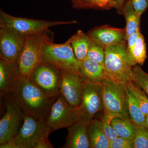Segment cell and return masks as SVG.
<instances>
[{
	"label": "cell",
	"mask_w": 148,
	"mask_h": 148,
	"mask_svg": "<svg viewBox=\"0 0 148 148\" xmlns=\"http://www.w3.org/2000/svg\"><path fill=\"white\" fill-rule=\"evenodd\" d=\"M78 73L86 82L101 84L105 79L104 66L87 58L79 61Z\"/></svg>",
	"instance_id": "obj_16"
},
{
	"label": "cell",
	"mask_w": 148,
	"mask_h": 148,
	"mask_svg": "<svg viewBox=\"0 0 148 148\" xmlns=\"http://www.w3.org/2000/svg\"><path fill=\"white\" fill-rule=\"evenodd\" d=\"M103 108L102 85L84 81L80 103L77 108L79 120L91 121Z\"/></svg>",
	"instance_id": "obj_9"
},
{
	"label": "cell",
	"mask_w": 148,
	"mask_h": 148,
	"mask_svg": "<svg viewBox=\"0 0 148 148\" xmlns=\"http://www.w3.org/2000/svg\"><path fill=\"white\" fill-rule=\"evenodd\" d=\"M73 7L75 8L82 9V0H71Z\"/></svg>",
	"instance_id": "obj_36"
},
{
	"label": "cell",
	"mask_w": 148,
	"mask_h": 148,
	"mask_svg": "<svg viewBox=\"0 0 148 148\" xmlns=\"http://www.w3.org/2000/svg\"><path fill=\"white\" fill-rule=\"evenodd\" d=\"M147 2L148 3V0H147Z\"/></svg>",
	"instance_id": "obj_38"
},
{
	"label": "cell",
	"mask_w": 148,
	"mask_h": 148,
	"mask_svg": "<svg viewBox=\"0 0 148 148\" xmlns=\"http://www.w3.org/2000/svg\"><path fill=\"white\" fill-rule=\"evenodd\" d=\"M88 139L91 148H110V141L106 137L101 121L92 119L88 130Z\"/></svg>",
	"instance_id": "obj_18"
},
{
	"label": "cell",
	"mask_w": 148,
	"mask_h": 148,
	"mask_svg": "<svg viewBox=\"0 0 148 148\" xmlns=\"http://www.w3.org/2000/svg\"><path fill=\"white\" fill-rule=\"evenodd\" d=\"M5 107V112L0 120V145L13 140L24 120V114L12 97L8 101Z\"/></svg>",
	"instance_id": "obj_11"
},
{
	"label": "cell",
	"mask_w": 148,
	"mask_h": 148,
	"mask_svg": "<svg viewBox=\"0 0 148 148\" xmlns=\"http://www.w3.org/2000/svg\"><path fill=\"white\" fill-rule=\"evenodd\" d=\"M135 66L127 52V42L106 48L105 79L127 86L133 82Z\"/></svg>",
	"instance_id": "obj_2"
},
{
	"label": "cell",
	"mask_w": 148,
	"mask_h": 148,
	"mask_svg": "<svg viewBox=\"0 0 148 148\" xmlns=\"http://www.w3.org/2000/svg\"><path fill=\"white\" fill-rule=\"evenodd\" d=\"M115 3V8L118 13L122 14V8L125 0H114Z\"/></svg>",
	"instance_id": "obj_34"
},
{
	"label": "cell",
	"mask_w": 148,
	"mask_h": 148,
	"mask_svg": "<svg viewBox=\"0 0 148 148\" xmlns=\"http://www.w3.org/2000/svg\"><path fill=\"white\" fill-rule=\"evenodd\" d=\"M113 118V117L111 116L104 114L101 121L103 131L110 142L118 137V135L111 124V121Z\"/></svg>",
	"instance_id": "obj_29"
},
{
	"label": "cell",
	"mask_w": 148,
	"mask_h": 148,
	"mask_svg": "<svg viewBox=\"0 0 148 148\" xmlns=\"http://www.w3.org/2000/svg\"><path fill=\"white\" fill-rule=\"evenodd\" d=\"M91 121L80 120L68 127V136L64 148H89L88 130Z\"/></svg>",
	"instance_id": "obj_15"
},
{
	"label": "cell",
	"mask_w": 148,
	"mask_h": 148,
	"mask_svg": "<svg viewBox=\"0 0 148 148\" xmlns=\"http://www.w3.org/2000/svg\"><path fill=\"white\" fill-rule=\"evenodd\" d=\"M25 37L4 28H0V59L16 64L24 46Z\"/></svg>",
	"instance_id": "obj_12"
},
{
	"label": "cell",
	"mask_w": 148,
	"mask_h": 148,
	"mask_svg": "<svg viewBox=\"0 0 148 148\" xmlns=\"http://www.w3.org/2000/svg\"><path fill=\"white\" fill-rule=\"evenodd\" d=\"M42 60L61 71L78 73L80 61L68 40L63 44L54 43L53 40L46 42L43 47Z\"/></svg>",
	"instance_id": "obj_6"
},
{
	"label": "cell",
	"mask_w": 148,
	"mask_h": 148,
	"mask_svg": "<svg viewBox=\"0 0 148 148\" xmlns=\"http://www.w3.org/2000/svg\"><path fill=\"white\" fill-rule=\"evenodd\" d=\"M68 40L79 61H82L86 58L91 42V39L87 34L82 30H78Z\"/></svg>",
	"instance_id": "obj_19"
},
{
	"label": "cell",
	"mask_w": 148,
	"mask_h": 148,
	"mask_svg": "<svg viewBox=\"0 0 148 148\" xmlns=\"http://www.w3.org/2000/svg\"><path fill=\"white\" fill-rule=\"evenodd\" d=\"M53 146L51 145L50 141L49 140L48 137H45L43 138L38 145L36 146L35 148H52Z\"/></svg>",
	"instance_id": "obj_33"
},
{
	"label": "cell",
	"mask_w": 148,
	"mask_h": 148,
	"mask_svg": "<svg viewBox=\"0 0 148 148\" xmlns=\"http://www.w3.org/2000/svg\"><path fill=\"white\" fill-rule=\"evenodd\" d=\"M52 132L46 121L24 114L23 124L12 141L18 148H35L43 138Z\"/></svg>",
	"instance_id": "obj_7"
},
{
	"label": "cell",
	"mask_w": 148,
	"mask_h": 148,
	"mask_svg": "<svg viewBox=\"0 0 148 148\" xmlns=\"http://www.w3.org/2000/svg\"><path fill=\"white\" fill-rule=\"evenodd\" d=\"M135 96L142 111L145 115H148V95L141 88L132 82L127 85Z\"/></svg>",
	"instance_id": "obj_24"
},
{
	"label": "cell",
	"mask_w": 148,
	"mask_h": 148,
	"mask_svg": "<svg viewBox=\"0 0 148 148\" xmlns=\"http://www.w3.org/2000/svg\"><path fill=\"white\" fill-rule=\"evenodd\" d=\"M75 23L76 21H49L16 17L0 10V28L9 29L24 37L43 33L54 26Z\"/></svg>",
	"instance_id": "obj_4"
},
{
	"label": "cell",
	"mask_w": 148,
	"mask_h": 148,
	"mask_svg": "<svg viewBox=\"0 0 148 148\" xmlns=\"http://www.w3.org/2000/svg\"><path fill=\"white\" fill-rule=\"evenodd\" d=\"M61 71L52 64L43 61L29 77L44 94L55 99L60 94Z\"/></svg>",
	"instance_id": "obj_8"
},
{
	"label": "cell",
	"mask_w": 148,
	"mask_h": 148,
	"mask_svg": "<svg viewBox=\"0 0 148 148\" xmlns=\"http://www.w3.org/2000/svg\"><path fill=\"white\" fill-rule=\"evenodd\" d=\"M133 148H148V127L136 125Z\"/></svg>",
	"instance_id": "obj_26"
},
{
	"label": "cell",
	"mask_w": 148,
	"mask_h": 148,
	"mask_svg": "<svg viewBox=\"0 0 148 148\" xmlns=\"http://www.w3.org/2000/svg\"><path fill=\"white\" fill-rule=\"evenodd\" d=\"M84 9L108 10L115 8L114 0H82Z\"/></svg>",
	"instance_id": "obj_28"
},
{
	"label": "cell",
	"mask_w": 148,
	"mask_h": 148,
	"mask_svg": "<svg viewBox=\"0 0 148 148\" xmlns=\"http://www.w3.org/2000/svg\"><path fill=\"white\" fill-rule=\"evenodd\" d=\"M50 30L25 36L24 46L18 62L20 75L29 77L35 69L42 62V49L45 43L53 40Z\"/></svg>",
	"instance_id": "obj_3"
},
{
	"label": "cell",
	"mask_w": 148,
	"mask_h": 148,
	"mask_svg": "<svg viewBox=\"0 0 148 148\" xmlns=\"http://www.w3.org/2000/svg\"><path fill=\"white\" fill-rule=\"evenodd\" d=\"M127 108L130 118L136 125L145 126L146 116L130 89L127 86Z\"/></svg>",
	"instance_id": "obj_21"
},
{
	"label": "cell",
	"mask_w": 148,
	"mask_h": 148,
	"mask_svg": "<svg viewBox=\"0 0 148 148\" xmlns=\"http://www.w3.org/2000/svg\"><path fill=\"white\" fill-rule=\"evenodd\" d=\"M147 49L145 38L141 32L138 34V38L133 49L131 60L134 65H143L147 58Z\"/></svg>",
	"instance_id": "obj_23"
},
{
	"label": "cell",
	"mask_w": 148,
	"mask_h": 148,
	"mask_svg": "<svg viewBox=\"0 0 148 148\" xmlns=\"http://www.w3.org/2000/svg\"><path fill=\"white\" fill-rule=\"evenodd\" d=\"M11 93L16 105L24 114L45 121L55 100L45 95L29 77L20 75Z\"/></svg>",
	"instance_id": "obj_1"
},
{
	"label": "cell",
	"mask_w": 148,
	"mask_h": 148,
	"mask_svg": "<svg viewBox=\"0 0 148 148\" xmlns=\"http://www.w3.org/2000/svg\"><path fill=\"white\" fill-rule=\"evenodd\" d=\"M132 4L133 8L138 16L141 18V15L147 8L148 3L147 0H128Z\"/></svg>",
	"instance_id": "obj_31"
},
{
	"label": "cell",
	"mask_w": 148,
	"mask_h": 148,
	"mask_svg": "<svg viewBox=\"0 0 148 148\" xmlns=\"http://www.w3.org/2000/svg\"><path fill=\"white\" fill-rule=\"evenodd\" d=\"M133 82L141 88L148 95V74L144 71L140 66H133Z\"/></svg>",
	"instance_id": "obj_27"
},
{
	"label": "cell",
	"mask_w": 148,
	"mask_h": 148,
	"mask_svg": "<svg viewBox=\"0 0 148 148\" xmlns=\"http://www.w3.org/2000/svg\"><path fill=\"white\" fill-rule=\"evenodd\" d=\"M111 124L119 137L133 140L136 132V125L130 120L114 117Z\"/></svg>",
	"instance_id": "obj_22"
},
{
	"label": "cell",
	"mask_w": 148,
	"mask_h": 148,
	"mask_svg": "<svg viewBox=\"0 0 148 148\" xmlns=\"http://www.w3.org/2000/svg\"><path fill=\"white\" fill-rule=\"evenodd\" d=\"M1 148H18L17 146L12 140L9 141L7 143L0 145Z\"/></svg>",
	"instance_id": "obj_35"
},
{
	"label": "cell",
	"mask_w": 148,
	"mask_h": 148,
	"mask_svg": "<svg viewBox=\"0 0 148 148\" xmlns=\"http://www.w3.org/2000/svg\"><path fill=\"white\" fill-rule=\"evenodd\" d=\"M79 120L77 108L72 107L60 93L52 103L46 122L52 132L68 128Z\"/></svg>",
	"instance_id": "obj_10"
},
{
	"label": "cell",
	"mask_w": 148,
	"mask_h": 148,
	"mask_svg": "<svg viewBox=\"0 0 148 148\" xmlns=\"http://www.w3.org/2000/svg\"><path fill=\"white\" fill-rule=\"evenodd\" d=\"M60 93L73 108L79 106L84 81L77 73L61 71Z\"/></svg>",
	"instance_id": "obj_13"
},
{
	"label": "cell",
	"mask_w": 148,
	"mask_h": 148,
	"mask_svg": "<svg viewBox=\"0 0 148 148\" xmlns=\"http://www.w3.org/2000/svg\"><path fill=\"white\" fill-rule=\"evenodd\" d=\"M19 75L17 63L12 64L0 59L1 96L12 92Z\"/></svg>",
	"instance_id": "obj_17"
},
{
	"label": "cell",
	"mask_w": 148,
	"mask_h": 148,
	"mask_svg": "<svg viewBox=\"0 0 148 148\" xmlns=\"http://www.w3.org/2000/svg\"><path fill=\"white\" fill-rule=\"evenodd\" d=\"M90 38L104 48L127 42L125 29L106 26L93 28L88 33Z\"/></svg>",
	"instance_id": "obj_14"
},
{
	"label": "cell",
	"mask_w": 148,
	"mask_h": 148,
	"mask_svg": "<svg viewBox=\"0 0 148 148\" xmlns=\"http://www.w3.org/2000/svg\"><path fill=\"white\" fill-rule=\"evenodd\" d=\"M133 140L118 137L110 142V148H133Z\"/></svg>",
	"instance_id": "obj_30"
},
{
	"label": "cell",
	"mask_w": 148,
	"mask_h": 148,
	"mask_svg": "<svg viewBox=\"0 0 148 148\" xmlns=\"http://www.w3.org/2000/svg\"><path fill=\"white\" fill-rule=\"evenodd\" d=\"M105 58L106 48L98 42L91 40L86 58L104 66Z\"/></svg>",
	"instance_id": "obj_25"
},
{
	"label": "cell",
	"mask_w": 148,
	"mask_h": 148,
	"mask_svg": "<svg viewBox=\"0 0 148 148\" xmlns=\"http://www.w3.org/2000/svg\"><path fill=\"white\" fill-rule=\"evenodd\" d=\"M101 85L104 114L130 120L127 108V86L106 79Z\"/></svg>",
	"instance_id": "obj_5"
},
{
	"label": "cell",
	"mask_w": 148,
	"mask_h": 148,
	"mask_svg": "<svg viewBox=\"0 0 148 148\" xmlns=\"http://www.w3.org/2000/svg\"><path fill=\"white\" fill-rule=\"evenodd\" d=\"M122 12L125 17L126 21V40L127 37L140 29V19L135 12L132 4L128 0H125L122 8Z\"/></svg>",
	"instance_id": "obj_20"
},
{
	"label": "cell",
	"mask_w": 148,
	"mask_h": 148,
	"mask_svg": "<svg viewBox=\"0 0 148 148\" xmlns=\"http://www.w3.org/2000/svg\"><path fill=\"white\" fill-rule=\"evenodd\" d=\"M145 125L146 126L148 127V115L146 116Z\"/></svg>",
	"instance_id": "obj_37"
},
{
	"label": "cell",
	"mask_w": 148,
	"mask_h": 148,
	"mask_svg": "<svg viewBox=\"0 0 148 148\" xmlns=\"http://www.w3.org/2000/svg\"><path fill=\"white\" fill-rule=\"evenodd\" d=\"M140 32V29H139L137 32L133 33V34L129 36L127 38V51L129 55L130 58L131 60L132 58L133 49H134L135 44L137 41V38H138V34Z\"/></svg>",
	"instance_id": "obj_32"
}]
</instances>
